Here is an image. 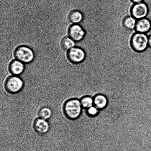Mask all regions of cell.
<instances>
[{
  "label": "cell",
  "mask_w": 151,
  "mask_h": 151,
  "mask_svg": "<svg viewBox=\"0 0 151 151\" xmlns=\"http://www.w3.org/2000/svg\"><path fill=\"white\" fill-rule=\"evenodd\" d=\"M24 66L22 62L14 60L10 65L9 70L11 73L14 75H19L23 73L24 70Z\"/></svg>",
  "instance_id": "cell-10"
},
{
  "label": "cell",
  "mask_w": 151,
  "mask_h": 151,
  "mask_svg": "<svg viewBox=\"0 0 151 151\" xmlns=\"http://www.w3.org/2000/svg\"><path fill=\"white\" fill-rule=\"evenodd\" d=\"M52 114L51 109L46 107L42 108L39 112L40 117L46 120L51 117Z\"/></svg>",
  "instance_id": "cell-15"
},
{
  "label": "cell",
  "mask_w": 151,
  "mask_h": 151,
  "mask_svg": "<svg viewBox=\"0 0 151 151\" xmlns=\"http://www.w3.org/2000/svg\"><path fill=\"white\" fill-rule=\"evenodd\" d=\"M137 21V19L132 16L127 17L124 20V25L127 29L133 30L135 29Z\"/></svg>",
  "instance_id": "cell-14"
},
{
  "label": "cell",
  "mask_w": 151,
  "mask_h": 151,
  "mask_svg": "<svg viewBox=\"0 0 151 151\" xmlns=\"http://www.w3.org/2000/svg\"><path fill=\"white\" fill-rule=\"evenodd\" d=\"M82 107L81 101L76 99H70L65 103L63 111L67 118L75 119L81 115Z\"/></svg>",
  "instance_id": "cell-1"
},
{
  "label": "cell",
  "mask_w": 151,
  "mask_h": 151,
  "mask_svg": "<svg viewBox=\"0 0 151 151\" xmlns=\"http://www.w3.org/2000/svg\"><path fill=\"white\" fill-rule=\"evenodd\" d=\"M108 100L106 96L102 94L98 95L94 97V104L99 109H102L106 107L107 104Z\"/></svg>",
  "instance_id": "cell-11"
},
{
  "label": "cell",
  "mask_w": 151,
  "mask_h": 151,
  "mask_svg": "<svg viewBox=\"0 0 151 151\" xmlns=\"http://www.w3.org/2000/svg\"><path fill=\"white\" fill-rule=\"evenodd\" d=\"M62 48L65 50H70L75 45V41L72 38L65 37L62 40L61 42Z\"/></svg>",
  "instance_id": "cell-13"
},
{
  "label": "cell",
  "mask_w": 151,
  "mask_h": 151,
  "mask_svg": "<svg viewBox=\"0 0 151 151\" xmlns=\"http://www.w3.org/2000/svg\"><path fill=\"white\" fill-rule=\"evenodd\" d=\"M24 83L20 78L17 76H12L6 81L5 87L9 93L15 94L19 92L23 88Z\"/></svg>",
  "instance_id": "cell-4"
},
{
  "label": "cell",
  "mask_w": 151,
  "mask_h": 151,
  "mask_svg": "<svg viewBox=\"0 0 151 151\" xmlns=\"http://www.w3.org/2000/svg\"><path fill=\"white\" fill-rule=\"evenodd\" d=\"M83 16L82 13L79 10H75L71 12L69 14V19L72 23L78 24L82 22Z\"/></svg>",
  "instance_id": "cell-12"
},
{
  "label": "cell",
  "mask_w": 151,
  "mask_h": 151,
  "mask_svg": "<svg viewBox=\"0 0 151 151\" xmlns=\"http://www.w3.org/2000/svg\"><path fill=\"white\" fill-rule=\"evenodd\" d=\"M131 43L135 51H144L148 47V37L146 34L137 32L132 38Z\"/></svg>",
  "instance_id": "cell-2"
},
{
  "label": "cell",
  "mask_w": 151,
  "mask_h": 151,
  "mask_svg": "<svg viewBox=\"0 0 151 151\" xmlns=\"http://www.w3.org/2000/svg\"><path fill=\"white\" fill-rule=\"evenodd\" d=\"M86 53L82 48L79 47H74L69 50L68 57L71 63L74 64L82 63L86 58Z\"/></svg>",
  "instance_id": "cell-5"
},
{
  "label": "cell",
  "mask_w": 151,
  "mask_h": 151,
  "mask_svg": "<svg viewBox=\"0 0 151 151\" xmlns=\"http://www.w3.org/2000/svg\"><path fill=\"white\" fill-rule=\"evenodd\" d=\"M85 31L79 24H73L69 28V36L76 42H79L82 40L85 36Z\"/></svg>",
  "instance_id": "cell-7"
},
{
  "label": "cell",
  "mask_w": 151,
  "mask_h": 151,
  "mask_svg": "<svg viewBox=\"0 0 151 151\" xmlns=\"http://www.w3.org/2000/svg\"><path fill=\"white\" fill-rule=\"evenodd\" d=\"M87 112L89 115L92 116H96L99 112V109L95 106H92L91 107L87 109Z\"/></svg>",
  "instance_id": "cell-18"
},
{
  "label": "cell",
  "mask_w": 151,
  "mask_h": 151,
  "mask_svg": "<svg viewBox=\"0 0 151 151\" xmlns=\"http://www.w3.org/2000/svg\"><path fill=\"white\" fill-rule=\"evenodd\" d=\"M151 28V22L146 18L137 20L135 29L137 32L146 34Z\"/></svg>",
  "instance_id": "cell-9"
},
{
  "label": "cell",
  "mask_w": 151,
  "mask_h": 151,
  "mask_svg": "<svg viewBox=\"0 0 151 151\" xmlns=\"http://www.w3.org/2000/svg\"><path fill=\"white\" fill-rule=\"evenodd\" d=\"M34 127L36 132L40 134H46L50 128V124L46 120L40 118L35 120Z\"/></svg>",
  "instance_id": "cell-8"
},
{
  "label": "cell",
  "mask_w": 151,
  "mask_h": 151,
  "mask_svg": "<svg viewBox=\"0 0 151 151\" xmlns=\"http://www.w3.org/2000/svg\"><path fill=\"white\" fill-rule=\"evenodd\" d=\"M82 107L88 109L93 106L94 104V100L91 97H83L81 101Z\"/></svg>",
  "instance_id": "cell-16"
},
{
  "label": "cell",
  "mask_w": 151,
  "mask_h": 151,
  "mask_svg": "<svg viewBox=\"0 0 151 151\" xmlns=\"http://www.w3.org/2000/svg\"><path fill=\"white\" fill-rule=\"evenodd\" d=\"M148 47L151 48V35L148 37Z\"/></svg>",
  "instance_id": "cell-20"
},
{
  "label": "cell",
  "mask_w": 151,
  "mask_h": 151,
  "mask_svg": "<svg viewBox=\"0 0 151 151\" xmlns=\"http://www.w3.org/2000/svg\"><path fill=\"white\" fill-rule=\"evenodd\" d=\"M143 2L147 4L148 8V14L145 18L148 19L151 23V0H144ZM146 34L148 37L151 35V28L149 32Z\"/></svg>",
  "instance_id": "cell-17"
},
{
  "label": "cell",
  "mask_w": 151,
  "mask_h": 151,
  "mask_svg": "<svg viewBox=\"0 0 151 151\" xmlns=\"http://www.w3.org/2000/svg\"><path fill=\"white\" fill-rule=\"evenodd\" d=\"M131 12L132 17L138 20L146 17L148 13V8L144 2L134 4L132 9Z\"/></svg>",
  "instance_id": "cell-6"
},
{
  "label": "cell",
  "mask_w": 151,
  "mask_h": 151,
  "mask_svg": "<svg viewBox=\"0 0 151 151\" xmlns=\"http://www.w3.org/2000/svg\"><path fill=\"white\" fill-rule=\"evenodd\" d=\"M14 54L18 60L24 63H30L34 58V54L32 50L24 46L18 47L15 51Z\"/></svg>",
  "instance_id": "cell-3"
},
{
  "label": "cell",
  "mask_w": 151,
  "mask_h": 151,
  "mask_svg": "<svg viewBox=\"0 0 151 151\" xmlns=\"http://www.w3.org/2000/svg\"><path fill=\"white\" fill-rule=\"evenodd\" d=\"M134 4H138L143 2L144 0H131Z\"/></svg>",
  "instance_id": "cell-19"
}]
</instances>
